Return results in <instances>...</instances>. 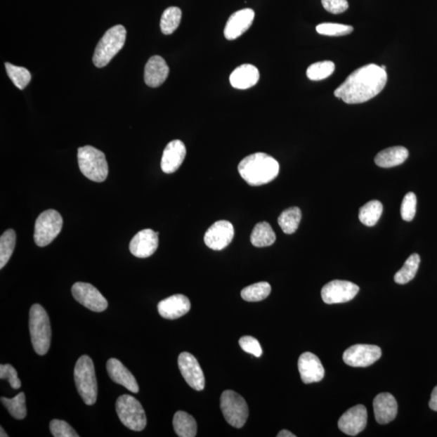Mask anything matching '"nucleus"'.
<instances>
[{"label":"nucleus","instance_id":"1","mask_svg":"<svg viewBox=\"0 0 437 437\" xmlns=\"http://www.w3.org/2000/svg\"><path fill=\"white\" fill-rule=\"evenodd\" d=\"M387 73L376 64L361 67L346 79L334 91L346 104L366 103L379 94L387 82Z\"/></svg>","mask_w":437,"mask_h":437},{"label":"nucleus","instance_id":"2","mask_svg":"<svg viewBox=\"0 0 437 437\" xmlns=\"http://www.w3.org/2000/svg\"><path fill=\"white\" fill-rule=\"evenodd\" d=\"M238 171L249 185H262L277 178L280 164L268 154L257 152L244 158L238 165Z\"/></svg>","mask_w":437,"mask_h":437},{"label":"nucleus","instance_id":"3","mask_svg":"<svg viewBox=\"0 0 437 437\" xmlns=\"http://www.w3.org/2000/svg\"><path fill=\"white\" fill-rule=\"evenodd\" d=\"M30 332L35 353L40 356L46 355L51 346V327L45 308L39 304H35L30 308Z\"/></svg>","mask_w":437,"mask_h":437},{"label":"nucleus","instance_id":"4","mask_svg":"<svg viewBox=\"0 0 437 437\" xmlns=\"http://www.w3.org/2000/svg\"><path fill=\"white\" fill-rule=\"evenodd\" d=\"M74 379L85 404L92 406L97 401L98 381L93 362L89 356L79 357L74 370Z\"/></svg>","mask_w":437,"mask_h":437},{"label":"nucleus","instance_id":"5","mask_svg":"<svg viewBox=\"0 0 437 437\" xmlns=\"http://www.w3.org/2000/svg\"><path fill=\"white\" fill-rule=\"evenodd\" d=\"M78 163L81 173L95 183H103L107 178L109 167L105 154L92 146L78 148Z\"/></svg>","mask_w":437,"mask_h":437},{"label":"nucleus","instance_id":"6","mask_svg":"<svg viewBox=\"0 0 437 437\" xmlns=\"http://www.w3.org/2000/svg\"><path fill=\"white\" fill-rule=\"evenodd\" d=\"M126 39V30L121 25H115L106 31L96 47L93 58L94 65L99 68L108 65L124 47Z\"/></svg>","mask_w":437,"mask_h":437},{"label":"nucleus","instance_id":"7","mask_svg":"<svg viewBox=\"0 0 437 437\" xmlns=\"http://www.w3.org/2000/svg\"><path fill=\"white\" fill-rule=\"evenodd\" d=\"M116 412L121 422L126 428L141 431L146 427L147 418L145 410L137 399L129 394H124L116 402Z\"/></svg>","mask_w":437,"mask_h":437},{"label":"nucleus","instance_id":"8","mask_svg":"<svg viewBox=\"0 0 437 437\" xmlns=\"http://www.w3.org/2000/svg\"><path fill=\"white\" fill-rule=\"evenodd\" d=\"M63 218L56 210L41 213L35 223L34 242L37 247H45L57 237L62 230Z\"/></svg>","mask_w":437,"mask_h":437},{"label":"nucleus","instance_id":"9","mask_svg":"<svg viewBox=\"0 0 437 437\" xmlns=\"http://www.w3.org/2000/svg\"><path fill=\"white\" fill-rule=\"evenodd\" d=\"M223 417L234 428L241 429L247 423L249 407L244 399L233 391H223L221 397Z\"/></svg>","mask_w":437,"mask_h":437},{"label":"nucleus","instance_id":"10","mask_svg":"<svg viewBox=\"0 0 437 437\" xmlns=\"http://www.w3.org/2000/svg\"><path fill=\"white\" fill-rule=\"evenodd\" d=\"M72 296L74 300L94 312H103L108 308V301L92 285L78 282L72 286Z\"/></svg>","mask_w":437,"mask_h":437},{"label":"nucleus","instance_id":"11","mask_svg":"<svg viewBox=\"0 0 437 437\" xmlns=\"http://www.w3.org/2000/svg\"><path fill=\"white\" fill-rule=\"evenodd\" d=\"M381 349L376 345L356 344L344 351L343 359L351 367H365L381 358Z\"/></svg>","mask_w":437,"mask_h":437},{"label":"nucleus","instance_id":"12","mask_svg":"<svg viewBox=\"0 0 437 437\" xmlns=\"http://www.w3.org/2000/svg\"><path fill=\"white\" fill-rule=\"evenodd\" d=\"M360 287L353 282L333 280L322 287V298L328 305L348 302L359 292Z\"/></svg>","mask_w":437,"mask_h":437},{"label":"nucleus","instance_id":"13","mask_svg":"<svg viewBox=\"0 0 437 437\" xmlns=\"http://www.w3.org/2000/svg\"><path fill=\"white\" fill-rule=\"evenodd\" d=\"M178 367L184 379L195 391H201L205 387V377L198 360L189 353L178 356Z\"/></svg>","mask_w":437,"mask_h":437},{"label":"nucleus","instance_id":"14","mask_svg":"<svg viewBox=\"0 0 437 437\" xmlns=\"http://www.w3.org/2000/svg\"><path fill=\"white\" fill-rule=\"evenodd\" d=\"M234 228L227 221H218L209 228L204 235V242L207 247L213 250H222L233 241Z\"/></svg>","mask_w":437,"mask_h":437},{"label":"nucleus","instance_id":"15","mask_svg":"<svg viewBox=\"0 0 437 437\" xmlns=\"http://www.w3.org/2000/svg\"><path fill=\"white\" fill-rule=\"evenodd\" d=\"M367 412L363 405L350 408L340 417L339 429L344 433L354 436L363 431L367 425Z\"/></svg>","mask_w":437,"mask_h":437},{"label":"nucleus","instance_id":"16","mask_svg":"<svg viewBox=\"0 0 437 437\" xmlns=\"http://www.w3.org/2000/svg\"><path fill=\"white\" fill-rule=\"evenodd\" d=\"M158 235L159 233L149 228L138 232L130 242L131 253L140 259L150 257L158 248Z\"/></svg>","mask_w":437,"mask_h":437},{"label":"nucleus","instance_id":"17","mask_svg":"<svg viewBox=\"0 0 437 437\" xmlns=\"http://www.w3.org/2000/svg\"><path fill=\"white\" fill-rule=\"evenodd\" d=\"M252 9L244 8L234 13L227 21L223 34L228 40H235L250 28L254 20Z\"/></svg>","mask_w":437,"mask_h":437},{"label":"nucleus","instance_id":"18","mask_svg":"<svg viewBox=\"0 0 437 437\" xmlns=\"http://www.w3.org/2000/svg\"><path fill=\"white\" fill-rule=\"evenodd\" d=\"M301 380L304 383L319 382L323 379L325 370L321 360L311 353H303L298 360Z\"/></svg>","mask_w":437,"mask_h":437},{"label":"nucleus","instance_id":"19","mask_svg":"<svg viewBox=\"0 0 437 437\" xmlns=\"http://www.w3.org/2000/svg\"><path fill=\"white\" fill-rule=\"evenodd\" d=\"M186 155V148L179 140L169 142L165 147L162 159L161 167L165 174H173L180 168Z\"/></svg>","mask_w":437,"mask_h":437},{"label":"nucleus","instance_id":"20","mask_svg":"<svg viewBox=\"0 0 437 437\" xmlns=\"http://www.w3.org/2000/svg\"><path fill=\"white\" fill-rule=\"evenodd\" d=\"M190 301L182 294L169 296L158 304L159 315L165 319H178L185 315L190 310Z\"/></svg>","mask_w":437,"mask_h":437},{"label":"nucleus","instance_id":"21","mask_svg":"<svg viewBox=\"0 0 437 437\" xmlns=\"http://www.w3.org/2000/svg\"><path fill=\"white\" fill-rule=\"evenodd\" d=\"M169 73L168 64L159 56L149 58L145 69V81L148 86L157 88L167 81Z\"/></svg>","mask_w":437,"mask_h":437},{"label":"nucleus","instance_id":"22","mask_svg":"<svg viewBox=\"0 0 437 437\" xmlns=\"http://www.w3.org/2000/svg\"><path fill=\"white\" fill-rule=\"evenodd\" d=\"M374 410L378 424H386L396 419L398 413L396 399L389 393H381L374 398Z\"/></svg>","mask_w":437,"mask_h":437},{"label":"nucleus","instance_id":"23","mask_svg":"<svg viewBox=\"0 0 437 437\" xmlns=\"http://www.w3.org/2000/svg\"><path fill=\"white\" fill-rule=\"evenodd\" d=\"M106 369H107L108 374L114 382L119 384L134 393H137L140 391L135 377L119 360L110 359L106 364Z\"/></svg>","mask_w":437,"mask_h":437},{"label":"nucleus","instance_id":"24","mask_svg":"<svg viewBox=\"0 0 437 437\" xmlns=\"http://www.w3.org/2000/svg\"><path fill=\"white\" fill-rule=\"evenodd\" d=\"M259 72L252 64H243L234 70L229 81L234 89H248L259 82Z\"/></svg>","mask_w":437,"mask_h":437},{"label":"nucleus","instance_id":"25","mask_svg":"<svg viewBox=\"0 0 437 437\" xmlns=\"http://www.w3.org/2000/svg\"><path fill=\"white\" fill-rule=\"evenodd\" d=\"M409 152L402 146L391 147L377 154L375 163L381 168H392L403 164L408 158Z\"/></svg>","mask_w":437,"mask_h":437},{"label":"nucleus","instance_id":"26","mask_svg":"<svg viewBox=\"0 0 437 437\" xmlns=\"http://www.w3.org/2000/svg\"><path fill=\"white\" fill-rule=\"evenodd\" d=\"M173 424L176 434L180 437H195L197 434L196 420L182 410L174 415Z\"/></svg>","mask_w":437,"mask_h":437},{"label":"nucleus","instance_id":"27","mask_svg":"<svg viewBox=\"0 0 437 437\" xmlns=\"http://www.w3.org/2000/svg\"><path fill=\"white\" fill-rule=\"evenodd\" d=\"M275 233L268 222H260L255 226L250 241L255 247H266L275 242Z\"/></svg>","mask_w":437,"mask_h":437},{"label":"nucleus","instance_id":"28","mask_svg":"<svg viewBox=\"0 0 437 437\" xmlns=\"http://www.w3.org/2000/svg\"><path fill=\"white\" fill-rule=\"evenodd\" d=\"M301 221V211L299 207H292L282 211L278 218L279 226L286 234L294 233Z\"/></svg>","mask_w":437,"mask_h":437},{"label":"nucleus","instance_id":"29","mask_svg":"<svg viewBox=\"0 0 437 437\" xmlns=\"http://www.w3.org/2000/svg\"><path fill=\"white\" fill-rule=\"evenodd\" d=\"M382 211L383 206L381 202L372 200L367 202L365 205L360 207L359 212L360 221L366 226H374L379 221Z\"/></svg>","mask_w":437,"mask_h":437},{"label":"nucleus","instance_id":"30","mask_svg":"<svg viewBox=\"0 0 437 437\" xmlns=\"http://www.w3.org/2000/svg\"><path fill=\"white\" fill-rule=\"evenodd\" d=\"M420 263V257L418 254L410 256L405 262L401 270L394 275V281L398 285H406L415 278L417 275Z\"/></svg>","mask_w":437,"mask_h":437},{"label":"nucleus","instance_id":"31","mask_svg":"<svg viewBox=\"0 0 437 437\" xmlns=\"http://www.w3.org/2000/svg\"><path fill=\"white\" fill-rule=\"evenodd\" d=\"M271 287L268 282H260L249 285L242 291V299L249 302L263 301L270 294Z\"/></svg>","mask_w":437,"mask_h":437},{"label":"nucleus","instance_id":"32","mask_svg":"<svg viewBox=\"0 0 437 437\" xmlns=\"http://www.w3.org/2000/svg\"><path fill=\"white\" fill-rule=\"evenodd\" d=\"M182 19V11L177 7L164 10L161 20V30L164 34L170 35L178 28Z\"/></svg>","mask_w":437,"mask_h":437},{"label":"nucleus","instance_id":"33","mask_svg":"<svg viewBox=\"0 0 437 437\" xmlns=\"http://www.w3.org/2000/svg\"><path fill=\"white\" fill-rule=\"evenodd\" d=\"M1 402L10 415L15 419H23L26 417L27 409H26L25 396L23 392L18 393L13 398L2 397Z\"/></svg>","mask_w":437,"mask_h":437},{"label":"nucleus","instance_id":"34","mask_svg":"<svg viewBox=\"0 0 437 437\" xmlns=\"http://www.w3.org/2000/svg\"><path fill=\"white\" fill-rule=\"evenodd\" d=\"M15 246V233L13 229H8L0 237V268L3 269L12 257Z\"/></svg>","mask_w":437,"mask_h":437},{"label":"nucleus","instance_id":"35","mask_svg":"<svg viewBox=\"0 0 437 437\" xmlns=\"http://www.w3.org/2000/svg\"><path fill=\"white\" fill-rule=\"evenodd\" d=\"M5 68L11 81L13 82L15 86L20 90H23L27 86L31 81V74L27 69L23 67H18L11 64L5 63Z\"/></svg>","mask_w":437,"mask_h":437},{"label":"nucleus","instance_id":"36","mask_svg":"<svg viewBox=\"0 0 437 437\" xmlns=\"http://www.w3.org/2000/svg\"><path fill=\"white\" fill-rule=\"evenodd\" d=\"M334 69V63L332 61L318 62L308 67L307 77L313 81H322L332 76Z\"/></svg>","mask_w":437,"mask_h":437},{"label":"nucleus","instance_id":"37","mask_svg":"<svg viewBox=\"0 0 437 437\" xmlns=\"http://www.w3.org/2000/svg\"><path fill=\"white\" fill-rule=\"evenodd\" d=\"M316 30L319 34L325 36H344L351 34L353 27L341 24L322 23L317 26Z\"/></svg>","mask_w":437,"mask_h":437},{"label":"nucleus","instance_id":"38","mask_svg":"<svg viewBox=\"0 0 437 437\" xmlns=\"http://www.w3.org/2000/svg\"><path fill=\"white\" fill-rule=\"evenodd\" d=\"M417 199L413 192L405 195L401 205V216L405 221H412L417 213Z\"/></svg>","mask_w":437,"mask_h":437},{"label":"nucleus","instance_id":"39","mask_svg":"<svg viewBox=\"0 0 437 437\" xmlns=\"http://www.w3.org/2000/svg\"><path fill=\"white\" fill-rule=\"evenodd\" d=\"M51 433L55 437H78L79 435L65 421L53 419L50 424Z\"/></svg>","mask_w":437,"mask_h":437},{"label":"nucleus","instance_id":"40","mask_svg":"<svg viewBox=\"0 0 437 437\" xmlns=\"http://www.w3.org/2000/svg\"><path fill=\"white\" fill-rule=\"evenodd\" d=\"M0 378L7 379L14 390H18L21 386V381L18 378L17 370L11 365H0Z\"/></svg>","mask_w":437,"mask_h":437},{"label":"nucleus","instance_id":"41","mask_svg":"<svg viewBox=\"0 0 437 437\" xmlns=\"http://www.w3.org/2000/svg\"><path fill=\"white\" fill-rule=\"evenodd\" d=\"M239 345L244 351L256 357L263 354L262 346L259 341L252 337H243L239 340Z\"/></svg>","mask_w":437,"mask_h":437},{"label":"nucleus","instance_id":"42","mask_svg":"<svg viewBox=\"0 0 437 437\" xmlns=\"http://www.w3.org/2000/svg\"><path fill=\"white\" fill-rule=\"evenodd\" d=\"M322 6L327 12L332 14H340L348 8V0H322Z\"/></svg>","mask_w":437,"mask_h":437},{"label":"nucleus","instance_id":"43","mask_svg":"<svg viewBox=\"0 0 437 437\" xmlns=\"http://www.w3.org/2000/svg\"><path fill=\"white\" fill-rule=\"evenodd\" d=\"M429 407L431 410L437 412V386H436L433 392H431Z\"/></svg>","mask_w":437,"mask_h":437},{"label":"nucleus","instance_id":"44","mask_svg":"<svg viewBox=\"0 0 437 437\" xmlns=\"http://www.w3.org/2000/svg\"><path fill=\"white\" fill-rule=\"evenodd\" d=\"M277 436L278 437H296V436L292 433L291 431L285 429V430L280 431L278 435H277Z\"/></svg>","mask_w":437,"mask_h":437},{"label":"nucleus","instance_id":"45","mask_svg":"<svg viewBox=\"0 0 437 437\" xmlns=\"http://www.w3.org/2000/svg\"><path fill=\"white\" fill-rule=\"evenodd\" d=\"M0 431H1V435H0V436L1 437H7L8 436V435L6 434V433H5L4 429L1 427V429H0Z\"/></svg>","mask_w":437,"mask_h":437}]
</instances>
